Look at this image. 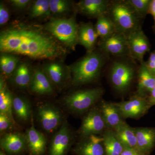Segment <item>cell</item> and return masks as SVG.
Masks as SVG:
<instances>
[{
  "label": "cell",
  "instance_id": "cell-1",
  "mask_svg": "<svg viewBox=\"0 0 155 155\" xmlns=\"http://www.w3.org/2000/svg\"><path fill=\"white\" fill-rule=\"evenodd\" d=\"M67 48L44 29L36 25L16 24L1 31V52L22 55L36 60L64 57Z\"/></svg>",
  "mask_w": 155,
  "mask_h": 155
},
{
  "label": "cell",
  "instance_id": "cell-2",
  "mask_svg": "<svg viewBox=\"0 0 155 155\" xmlns=\"http://www.w3.org/2000/svg\"><path fill=\"white\" fill-rule=\"evenodd\" d=\"M108 60L109 55L99 48L87 53L68 68L72 85L82 86L96 81Z\"/></svg>",
  "mask_w": 155,
  "mask_h": 155
},
{
  "label": "cell",
  "instance_id": "cell-3",
  "mask_svg": "<svg viewBox=\"0 0 155 155\" xmlns=\"http://www.w3.org/2000/svg\"><path fill=\"white\" fill-rule=\"evenodd\" d=\"M107 15L114 23L116 31L126 36L142 28V19L127 0L110 1Z\"/></svg>",
  "mask_w": 155,
  "mask_h": 155
},
{
  "label": "cell",
  "instance_id": "cell-4",
  "mask_svg": "<svg viewBox=\"0 0 155 155\" xmlns=\"http://www.w3.org/2000/svg\"><path fill=\"white\" fill-rule=\"evenodd\" d=\"M79 25L75 18H56L50 20L45 29L66 48L75 51L78 43Z\"/></svg>",
  "mask_w": 155,
  "mask_h": 155
},
{
  "label": "cell",
  "instance_id": "cell-5",
  "mask_svg": "<svg viewBox=\"0 0 155 155\" xmlns=\"http://www.w3.org/2000/svg\"><path fill=\"white\" fill-rule=\"evenodd\" d=\"M102 87L81 90L64 97L63 103L70 112L77 114L87 113L94 107L104 94Z\"/></svg>",
  "mask_w": 155,
  "mask_h": 155
},
{
  "label": "cell",
  "instance_id": "cell-6",
  "mask_svg": "<svg viewBox=\"0 0 155 155\" xmlns=\"http://www.w3.org/2000/svg\"><path fill=\"white\" fill-rule=\"evenodd\" d=\"M135 67L128 60H115L111 64L109 78L113 87L123 93L129 88L135 76Z\"/></svg>",
  "mask_w": 155,
  "mask_h": 155
},
{
  "label": "cell",
  "instance_id": "cell-7",
  "mask_svg": "<svg viewBox=\"0 0 155 155\" xmlns=\"http://www.w3.org/2000/svg\"><path fill=\"white\" fill-rule=\"evenodd\" d=\"M75 137L69 123L65 120L52 137L48 155H67L74 143Z\"/></svg>",
  "mask_w": 155,
  "mask_h": 155
},
{
  "label": "cell",
  "instance_id": "cell-8",
  "mask_svg": "<svg viewBox=\"0 0 155 155\" xmlns=\"http://www.w3.org/2000/svg\"><path fill=\"white\" fill-rule=\"evenodd\" d=\"M37 116L42 128L48 134L55 133L64 121L61 110L51 103H43L38 105Z\"/></svg>",
  "mask_w": 155,
  "mask_h": 155
},
{
  "label": "cell",
  "instance_id": "cell-9",
  "mask_svg": "<svg viewBox=\"0 0 155 155\" xmlns=\"http://www.w3.org/2000/svg\"><path fill=\"white\" fill-rule=\"evenodd\" d=\"M107 129L99 107H94L84 116L78 133L81 138L91 135H99Z\"/></svg>",
  "mask_w": 155,
  "mask_h": 155
},
{
  "label": "cell",
  "instance_id": "cell-10",
  "mask_svg": "<svg viewBox=\"0 0 155 155\" xmlns=\"http://www.w3.org/2000/svg\"><path fill=\"white\" fill-rule=\"evenodd\" d=\"M124 119H138L144 116L150 107L147 97L136 94L127 101L115 103Z\"/></svg>",
  "mask_w": 155,
  "mask_h": 155
},
{
  "label": "cell",
  "instance_id": "cell-11",
  "mask_svg": "<svg viewBox=\"0 0 155 155\" xmlns=\"http://www.w3.org/2000/svg\"><path fill=\"white\" fill-rule=\"evenodd\" d=\"M127 38L129 58L137 60L140 64L144 62V56L150 51L151 45L142 28L133 31Z\"/></svg>",
  "mask_w": 155,
  "mask_h": 155
},
{
  "label": "cell",
  "instance_id": "cell-12",
  "mask_svg": "<svg viewBox=\"0 0 155 155\" xmlns=\"http://www.w3.org/2000/svg\"><path fill=\"white\" fill-rule=\"evenodd\" d=\"M98 48L108 55L129 57L127 36L119 32H115L107 38L100 39Z\"/></svg>",
  "mask_w": 155,
  "mask_h": 155
},
{
  "label": "cell",
  "instance_id": "cell-13",
  "mask_svg": "<svg viewBox=\"0 0 155 155\" xmlns=\"http://www.w3.org/2000/svg\"><path fill=\"white\" fill-rule=\"evenodd\" d=\"M72 152L75 155H106L102 136L91 135L81 138Z\"/></svg>",
  "mask_w": 155,
  "mask_h": 155
},
{
  "label": "cell",
  "instance_id": "cell-14",
  "mask_svg": "<svg viewBox=\"0 0 155 155\" xmlns=\"http://www.w3.org/2000/svg\"><path fill=\"white\" fill-rule=\"evenodd\" d=\"M1 150L8 155H19L27 151L25 134L19 132H10L1 135Z\"/></svg>",
  "mask_w": 155,
  "mask_h": 155
},
{
  "label": "cell",
  "instance_id": "cell-15",
  "mask_svg": "<svg viewBox=\"0 0 155 155\" xmlns=\"http://www.w3.org/2000/svg\"><path fill=\"white\" fill-rule=\"evenodd\" d=\"M33 119L30 127L26 129L25 134L27 151L29 155H45L47 140L44 134L35 128Z\"/></svg>",
  "mask_w": 155,
  "mask_h": 155
},
{
  "label": "cell",
  "instance_id": "cell-16",
  "mask_svg": "<svg viewBox=\"0 0 155 155\" xmlns=\"http://www.w3.org/2000/svg\"><path fill=\"white\" fill-rule=\"evenodd\" d=\"M110 1L82 0L76 5L78 12L92 18H98L107 14Z\"/></svg>",
  "mask_w": 155,
  "mask_h": 155
},
{
  "label": "cell",
  "instance_id": "cell-17",
  "mask_svg": "<svg viewBox=\"0 0 155 155\" xmlns=\"http://www.w3.org/2000/svg\"><path fill=\"white\" fill-rule=\"evenodd\" d=\"M99 108L107 129L114 130L125 122L116 103L103 100L101 101Z\"/></svg>",
  "mask_w": 155,
  "mask_h": 155
},
{
  "label": "cell",
  "instance_id": "cell-18",
  "mask_svg": "<svg viewBox=\"0 0 155 155\" xmlns=\"http://www.w3.org/2000/svg\"><path fill=\"white\" fill-rule=\"evenodd\" d=\"M136 136L137 150L146 155H150L155 147V127H134Z\"/></svg>",
  "mask_w": 155,
  "mask_h": 155
},
{
  "label": "cell",
  "instance_id": "cell-19",
  "mask_svg": "<svg viewBox=\"0 0 155 155\" xmlns=\"http://www.w3.org/2000/svg\"><path fill=\"white\" fill-rule=\"evenodd\" d=\"M137 75V94L147 97L155 87V75L148 69L145 64V61L140 64Z\"/></svg>",
  "mask_w": 155,
  "mask_h": 155
},
{
  "label": "cell",
  "instance_id": "cell-20",
  "mask_svg": "<svg viewBox=\"0 0 155 155\" xmlns=\"http://www.w3.org/2000/svg\"><path fill=\"white\" fill-rule=\"evenodd\" d=\"M54 85L42 69H35L29 88L31 91L35 94L49 95L54 91Z\"/></svg>",
  "mask_w": 155,
  "mask_h": 155
},
{
  "label": "cell",
  "instance_id": "cell-21",
  "mask_svg": "<svg viewBox=\"0 0 155 155\" xmlns=\"http://www.w3.org/2000/svg\"><path fill=\"white\" fill-rule=\"evenodd\" d=\"M99 37L95 26L91 22L83 23L78 27V43L86 48L87 53L95 49V46Z\"/></svg>",
  "mask_w": 155,
  "mask_h": 155
},
{
  "label": "cell",
  "instance_id": "cell-22",
  "mask_svg": "<svg viewBox=\"0 0 155 155\" xmlns=\"http://www.w3.org/2000/svg\"><path fill=\"white\" fill-rule=\"evenodd\" d=\"M42 70L49 78L54 85L61 87L66 82L67 78L70 76V72L67 70L64 65L59 62H51L45 65Z\"/></svg>",
  "mask_w": 155,
  "mask_h": 155
},
{
  "label": "cell",
  "instance_id": "cell-23",
  "mask_svg": "<svg viewBox=\"0 0 155 155\" xmlns=\"http://www.w3.org/2000/svg\"><path fill=\"white\" fill-rule=\"evenodd\" d=\"M12 110L14 116L22 123H26L33 119L30 102L25 97H13Z\"/></svg>",
  "mask_w": 155,
  "mask_h": 155
},
{
  "label": "cell",
  "instance_id": "cell-24",
  "mask_svg": "<svg viewBox=\"0 0 155 155\" xmlns=\"http://www.w3.org/2000/svg\"><path fill=\"white\" fill-rule=\"evenodd\" d=\"M113 130L125 148L137 149V142L134 128L130 127L125 121Z\"/></svg>",
  "mask_w": 155,
  "mask_h": 155
},
{
  "label": "cell",
  "instance_id": "cell-25",
  "mask_svg": "<svg viewBox=\"0 0 155 155\" xmlns=\"http://www.w3.org/2000/svg\"><path fill=\"white\" fill-rule=\"evenodd\" d=\"M102 136L106 155H121L125 147L116 137L114 131L107 129Z\"/></svg>",
  "mask_w": 155,
  "mask_h": 155
},
{
  "label": "cell",
  "instance_id": "cell-26",
  "mask_svg": "<svg viewBox=\"0 0 155 155\" xmlns=\"http://www.w3.org/2000/svg\"><path fill=\"white\" fill-rule=\"evenodd\" d=\"M13 97L8 88L5 80H0V113H4L15 121L12 110Z\"/></svg>",
  "mask_w": 155,
  "mask_h": 155
},
{
  "label": "cell",
  "instance_id": "cell-27",
  "mask_svg": "<svg viewBox=\"0 0 155 155\" xmlns=\"http://www.w3.org/2000/svg\"><path fill=\"white\" fill-rule=\"evenodd\" d=\"M33 72L29 65L22 63L17 67L13 74V81L16 86L20 88H26L30 85Z\"/></svg>",
  "mask_w": 155,
  "mask_h": 155
},
{
  "label": "cell",
  "instance_id": "cell-28",
  "mask_svg": "<svg viewBox=\"0 0 155 155\" xmlns=\"http://www.w3.org/2000/svg\"><path fill=\"white\" fill-rule=\"evenodd\" d=\"M94 26L101 39L107 38L116 32L114 23L107 14L97 18L96 23Z\"/></svg>",
  "mask_w": 155,
  "mask_h": 155
},
{
  "label": "cell",
  "instance_id": "cell-29",
  "mask_svg": "<svg viewBox=\"0 0 155 155\" xmlns=\"http://www.w3.org/2000/svg\"><path fill=\"white\" fill-rule=\"evenodd\" d=\"M19 61L15 55L3 53L0 58V67L3 75L9 77L13 74L18 67Z\"/></svg>",
  "mask_w": 155,
  "mask_h": 155
},
{
  "label": "cell",
  "instance_id": "cell-30",
  "mask_svg": "<svg viewBox=\"0 0 155 155\" xmlns=\"http://www.w3.org/2000/svg\"><path fill=\"white\" fill-rule=\"evenodd\" d=\"M49 0H38L31 5L30 16L33 18H43L51 16Z\"/></svg>",
  "mask_w": 155,
  "mask_h": 155
},
{
  "label": "cell",
  "instance_id": "cell-31",
  "mask_svg": "<svg viewBox=\"0 0 155 155\" xmlns=\"http://www.w3.org/2000/svg\"><path fill=\"white\" fill-rule=\"evenodd\" d=\"M127 2L142 20L148 14L151 0H127Z\"/></svg>",
  "mask_w": 155,
  "mask_h": 155
},
{
  "label": "cell",
  "instance_id": "cell-32",
  "mask_svg": "<svg viewBox=\"0 0 155 155\" xmlns=\"http://www.w3.org/2000/svg\"><path fill=\"white\" fill-rule=\"evenodd\" d=\"M51 14L61 15L69 12L71 9V2L65 0H49Z\"/></svg>",
  "mask_w": 155,
  "mask_h": 155
},
{
  "label": "cell",
  "instance_id": "cell-33",
  "mask_svg": "<svg viewBox=\"0 0 155 155\" xmlns=\"http://www.w3.org/2000/svg\"><path fill=\"white\" fill-rule=\"evenodd\" d=\"M16 121L6 114L0 113V132L1 135L11 132L16 125Z\"/></svg>",
  "mask_w": 155,
  "mask_h": 155
},
{
  "label": "cell",
  "instance_id": "cell-34",
  "mask_svg": "<svg viewBox=\"0 0 155 155\" xmlns=\"http://www.w3.org/2000/svg\"><path fill=\"white\" fill-rule=\"evenodd\" d=\"M10 14L8 9L3 3L0 4V25H5L9 21Z\"/></svg>",
  "mask_w": 155,
  "mask_h": 155
},
{
  "label": "cell",
  "instance_id": "cell-35",
  "mask_svg": "<svg viewBox=\"0 0 155 155\" xmlns=\"http://www.w3.org/2000/svg\"><path fill=\"white\" fill-rule=\"evenodd\" d=\"M145 64L151 72L155 75V50L150 54L148 59Z\"/></svg>",
  "mask_w": 155,
  "mask_h": 155
},
{
  "label": "cell",
  "instance_id": "cell-36",
  "mask_svg": "<svg viewBox=\"0 0 155 155\" xmlns=\"http://www.w3.org/2000/svg\"><path fill=\"white\" fill-rule=\"evenodd\" d=\"M29 0H11L10 2L16 8L22 9L28 5L30 2Z\"/></svg>",
  "mask_w": 155,
  "mask_h": 155
},
{
  "label": "cell",
  "instance_id": "cell-37",
  "mask_svg": "<svg viewBox=\"0 0 155 155\" xmlns=\"http://www.w3.org/2000/svg\"><path fill=\"white\" fill-rule=\"evenodd\" d=\"M121 155H146L139 151L136 149L125 148Z\"/></svg>",
  "mask_w": 155,
  "mask_h": 155
},
{
  "label": "cell",
  "instance_id": "cell-38",
  "mask_svg": "<svg viewBox=\"0 0 155 155\" xmlns=\"http://www.w3.org/2000/svg\"><path fill=\"white\" fill-rule=\"evenodd\" d=\"M148 14L152 15L154 20V25L153 26V31L155 33V0H151L150 5Z\"/></svg>",
  "mask_w": 155,
  "mask_h": 155
},
{
  "label": "cell",
  "instance_id": "cell-39",
  "mask_svg": "<svg viewBox=\"0 0 155 155\" xmlns=\"http://www.w3.org/2000/svg\"><path fill=\"white\" fill-rule=\"evenodd\" d=\"M150 107L155 105V87L147 97Z\"/></svg>",
  "mask_w": 155,
  "mask_h": 155
},
{
  "label": "cell",
  "instance_id": "cell-40",
  "mask_svg": "<svg viewBox=\"0 0 155 155\" xmlns=\"http://www.w3.org/2000/svg\"><path fill=\"white\" fill-rule=\"evenodd\" d=\"M0 155H7L6 153L4 152V151H3L2 150H1V151H0Z\"/></svg>",
  "mask_w": 155,
  "mask_h": 155
}]
</instances>
